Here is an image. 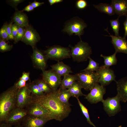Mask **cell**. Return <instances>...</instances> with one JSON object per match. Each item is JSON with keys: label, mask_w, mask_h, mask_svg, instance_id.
Returning a JSON list of instances; mask_svg holds the SVG:
<instances>
[{"label": "cell", "mask_w": 127, "mask_h": 127, "mask_svg": "<svg viewBox=\"0 0 127 127\" xmlns=\"http://www.w3.org/2000/svg\"><path fill=\"white\" fill-rule=\"evenodd\" d=\"M57 90L40 96L31 93L32 101L44 107L50 114L52 119L61 121L68 116L71 109L70 107L60 101L58 97Z\"/></svg>", "instance_id": "6da1fadb"}, {"label": "cell", "mask_w": 127, "mask_h": 127, "mask_svg": "<svg viewBox=\"0 0 127 127\" xmlns=\"http://www.w3.org/2000/svg\"><path fill=\"white\" fill-rule=\"evenodd\" d=\"M18 89L14 85L0 95V122H4L10 112L16 107Z\"/></svg>", "instance_id": "7a4b0ae2"}, {"label": "cell", "mask_w": 127, "mask_h": 127, "mask_svg": "<svg viewBox=\"0 0 127 127\" xmlns=\"http://www.w3.org/2000/svg\"><path fill=\"white\" fill-rule=\"evenodd\" d=\"M70 52L73 60L79 63L87 61L92 54V50L88 43L81 40L71 47Z\"/></svg>", "instance_id": "3957f363"}, {"label": "cell", "mask_w": 127, "mask_h": 127, "mask_svg": "<svg viewBox=\"0 0 127 127\" xmlns=\"http://www.w3.org/2000/svg\"><path fill=\"white\" fill-rule=\"evenodd\" d=\"M78 81L82 88L87 91H90L98 81L99 76L95 71H85L76 74Z\"/></svg>", "instance_id": "277c9868"}, {"label": "cell", "mask_w": 127, "mask_h": 127, "mask_svg": "<svg viewBox=\"0 0 127 127\" xmlns=\"http://www.w3.org/2000/svg\"><path fill=\"white\" fill-rule=\"evenodd\" d=\"M43 53L47 60H54L58 62L71 57L69 48L59 45L52 46L44 51Z\"/></svg>", "instance_id": "5b68a950"}, {"label": "cell", "mask_w": 127, "mask_h": 127, "mask_svg": "<svg viewBox=\"0 0 127 127\" xmlns=\"http://www.w3.org/2000/svg\"><path fill=\"white\" fill-rule=\"evenodd\" d=\"M87 25L84 21L79 18H74L69 20L66 24L63 31L70 35L75 34L80 37L84 33V29Z\"/></svg>", "instance_id": "8992f818"}, {"label": "cell", "mask_w": 127, "mask_h": 127, "mask_svg": "<svg viewBox=\"0 0 127 127\" xmlns=\"http://www.w3.org/2000/svg\"><path fill=\"white\" fill-rule=\"evenodd\" d=\"M121 100L119 96L116 95L112 97H108L102 102L104 109L110 117L115 116L121 110L120 102Z\"/></svg>", "instance_id": "52a82bcc"}, {"label": "cell", "mask_w": 127, "mask_h": 127, "mask_svg": "<svg viewBox=\"0 0 127 127\" xmlns=\"http://www.w3.org/2000/svg\"><path fill=\"white\" fill-rule=\"evenodd\" d=\"M42 71V79L49 85L53 91L57 90L61 83V76L52 69Z\"/></svg>", "instance_id": "ba28073f"}, {"label": "cell", "mask_w": 127, "mask_h": 127, "mask_svg": "<svg viewBox=\"0 0 127 127\" xmlns=\"http://www.w3.org/2000/svg\"><path fill=\"white\" fill-rule=\"evenodd\" d=\"M27 115L25 108L16 107L10 112L3 122L15 125L20 124Z\"/></svg>", "instance_id": "9c48e42d"}, {"label": "cell", "mask_w": 127, "mask_h": 127, "mask_svg": "<svg viewBox=\"0 0 127 127\" xmlns=\"http://www.w3.org/2000/svg\"><path fill=\"white\" fill-rule=\"evenodd\" d=\"M96 72L99 76L98 83L102 86L105 87L109 84L112 81H116L114 71L109 68L105 67L103 65L99 67Z\"/></svg>", "instance_id": "30bf717a"}, {"label": "cell", "mask_w": 127, "mask_h": 127, "mask_svg": "<svg viewBox=\"0 0 127 127\" xmlns=\"http://www.w3.org/2000/svg\"><path fill=\"white\" fill-rule=\"evenodd\" d=\"M106 92V88L99 85L96 84L90 91L87 95H85V98L91 104H95L103 100V96Z\"/></svg>", "instance_id": "8fae6325"}, {"label": "cell", "mask_w": 127, "mask_h": 127, "mask_svg": "<svg viewBox=\"0 0 127 127\" xmlns=\"http://www.w3.org/2000/svg\"><path fill=\"white\" fill-rule=\"evenodd\" d=\"M28 115L45 118L52 120L48 111L40 104L32 101L25 107Z\"/></svg>", "instance_id": "7c38bea8"}, {"label": "cell", "mask_w": 127, "mask_h": 127, "mask_svg": "<svg viewBox=\"0 0 127 127\" xmlns=\"http://www.w3.org/2000/svg\"><path fill=\"white\" fill-rule=\"evenodd\" d=\"M16 99V107L21 108H24L32 102L31 92L27 85L18 90Z\"/></svg>", "instance_id": "4fadbf2b"}, {"label": "cell", "mask_w": 127, "mask_h": 127, "mask_svg": "<svg viewBox=\"0 0 127 127\" xmlns=\"http://www.w3.org/2000/svg\"><path fill=\"white\" fill-rule=\"evenodd\" d=\"M33 49V53L31 57L33 65L35 67L42 71L45 70L47 59L45 55L36 47Z\"/></svg>", "instance_id": "5bb4252c"}, {"label": "cell", "mask_w": 127, "mask_h": 127, "mask_svg": "<svg viewBox=\"0 0 127 127\" xmlns=\"http://www.w3.org/2000/svg\"><path fill=\"white\" fill-rule=\"evenodd\" d=\"M40 39V36L36 31L29 26L26 28L24 34L21 41L26 44L30 45L33 48L36 47V43Z\"/></svg>", "instance_id": "9a60e30c"}, {"label": "cell", "mask_w": 127, "mask_h": 127, "mask_svg": "<svg viewBox=\"0 0 127 127\" xmlns=\"http://www.w3.org/2000/svg\"><path fill=\"white\" fill-rule=\"evenodd\" d=\"M49 119L28 115L23 120L24 127H43Z\"/></svg>", "instance_id": "2e32d148"}, {"label": "cell", "mask_w": 127, "mask_h": 127, "mask_svg": "<svg viewBox=\"0 0 127 127\" xmlns=\"http://www.w3.org/2000/svg\"><path fill=\"white\" fill-rule=\"evenodd\" d=\"M105 30L110 35L105 36L111 37V42L115 49V52L117 53L122 52L127 54V40L126 38L119 36H116L111 35L108 32L107 28Z\"/></svg>", "instance_id": "e0dca14e"}, {"label": "cell", "mask_w": 127, "mask_h": 127, "mask_svg": "<svg viewBox=\"0 0 127 127\" xmlns=\"http://www.w3.org/2000/svg\"><path fill=\"white\" fill-rule=\"evenodd\" d=\"M116 82L117 94L121 101L125 103L127 101V77L121 78Z\"/></svg>", "instance_id": "ac0fdd59"}, {"label": "cell", "mask_w": 127, "mask_h": 127, "mask_svg": "<svg viewBox=\"0 0 127 127\" xmlns=\"http://www.w3.org/2000/svg\"><path fill=\"white\" fill-rule=\"evenodd\" d=\"M111 5L119 16L127 15V0H112Z\"/></svg>", "instance_id": "d6986e66"}, {"label": "cell", "mask_w": 127, "mask_h": 127, "mask_svg": "<svg viewBox=\"0 0 127 127\" xmlns=\"http://www.w3.org/2000/svg\"><path fill=\"white\" fill-rule=\"evenodd\" d=\"M52 69L61 77L72 72L71 67L62 61L50 66Z\"/></svg>", "instance_id": "ffe728a7"}, {"label": "cell", "mask_w": 127, "mask_h": 127, "mask_svg": "<svg viewBox=\"0 0 127 127\" xmlns=\"http://www.w3.org/2000/svg\"><path fill=\"white\" fill-rule=\"evenodd\" d=\"M13 20L19 26L27 27L29 26L28 17L21 11H17L15 13Z\"/></svg>", "instance_id": "44dd1931"}, {"label": "cell", "mask_w": 127, "mask_h": 127, "mask_svg": "<svg viewBox=\"0 0 127 127\" xmlns=\"http://www.w3.org/2000/svg\"><path fill=\"white\" fill-rule=\"evenodd\" d=\"M77 80L78 77L76 74L74 75L69 74L66 75L64 76L60 88L61 89H68L70 88L74 82Z\"/></svg>", "instance_id": "7402d4cb"}, {"label": "cell", "mask_w": 127, "mask_h": 127, "mask_svg": "<svg viewBox=\"0 0 127 127\" xmlns=\"http://www.w3.org/2000/svg\"><path fill=\"white\" fill-rule=\"evenodd\" d=\"M58 97L60 101L67 106L70 107L71 104L69 102V99L72 95L67 89L59 88L57 90Z\"/></svg>", "instance_id": "603a6c76"}, {"label": "cell", "mask_w": 127, "mask_h": 127, "mask_svg": "<svg viewBox=\"0 0 127 127\" xmlns=\"http://www.w3.org/2000/svg\"><path fill=\"white\" fill-rule=\"evenodd\" d=\"M94 7L101 12L111 16L115 14L114 10L112 6L107 3H100L97 5L93 4Z\"/></svg>", "instance_id": "cb8c5ba5"}, {"label": "cell", "mask_w": 127, "mask_h": 127, "mask_svg": "<svg viewBox=\"0 0 127 127\" xmlns=\"http://www.w3.org/2000/svg\"><path fill=\"white\" fill-rule=\"evenodd\" d=\"M82 88L80 84L78 81H76L74 82L70 88L67 90L71 93L72 96L77 98L80 96L85 95L82 91Z\"/></svg>", "instance_id": "d4e9b609"}, {"label": "cell", "mask_w": 127, "mask_h": 127, "mask_svg": "<svg viewBox=\"0 0 127 127\" xmlns=\"http://www.w3.org/2000/svg\"><path fill=\"white\" fill-rule=\"evenodd\" d=\"M117 53L115 52L112 55L106 56L101 54L100 56L103 57L104 60V65L105 67L109 68L111 66L115 65L117 64V59L116 57Z\"/></svg>", "instance_id": "484cf974"}, {"label": "cell", "mask_w": 127, "mask_h": 127, "mask_svg": "<svg viewBox=\"0 0 127 127\" xmlns=\"http://www.w3.org/2000/svg\"><path fill=\"white\" fill-rule=\"evenodd\" d=\"M34 81L45 94L50 93L53 91L49 85L42 79H36Z\"/></svg>", "instance_id": "4316f807"}, {"label": "cell", "mask_w": 127, "mask_h": 127, "mask_svg": "<svg viewBox=\"0 0 127 127\" xmlns=\"http://www.w3.org/2000/svg\"><path fill=\"white\" fill-rule=\"evenodd\" d=\"M27 86L32 94L37 96H40L45 94L41 91L38 85L34 81L27 84Z\"/></svg>", "instance_id": "83f0119b"}, {"label": "cell", "mask_w": 127, "mask_h": 127, "mask_svg": "<svg viewBox=\"0 0 127 127\" xmlns=\"http://www.w3.org/2000/svg\"><path fill=\"white\" fill-rule=\"evenodd\" d=\"M89 62L87 66L81 71H89L96 72L98 70L99 67V64L91 59L90 57L89 58Z\"/></svg>", "instance_id": "f1b7e54d"}, {"label": "cell", "mask_w": 127, "mask_h": 127, "mask_svg": "<svg viewBox=\"0 0 127 127\" xmlns=\"http://www.w3.org/2000/svg\"><path fill=\"white\" fill-rule=\"evenodd\" d=\"M76 99L78 100V103L80 108L81 111L83 115L86 118L87 121L88 123L94 127H96L91 120L87 109L81 103L79 100V98Z\"/></svg>", "instance_id": "f546056e"}, {"label": "cell", "mask_w": 127, "mask_h": 127, "mask_svg": "<svg viewBox=\"0 0 127 127\" xmlns=\"http://www.w3.org/2000/svg\"><path fill=\"white\" fill-rule=\"evenodd\" d=\"M120 16L115 19L110 20L111 26L115 34V36H119V32L120 27V23L119 19Z\"/></svg>", "instance_id": "4dcf8cb0"}, {"label": "cell", "mask_w": 127, "mask_h": 127, "mask_svg": "<svg viewBox=\"0 0 127 127\" xmlns=\"http://www.w3.org/2000/svg\"><path fill=\"white\" fill-rule=\"evenodd\" d=\"M12 45H9L5 40L1 39L0 40V51L4 52L10 50L12 48Z\"/></svg>", "instance_id": "1f68e13d"}, {"label": "cell", "mask_w": 127, "mask_h": 127, "mask_svg": "<svg viewBox=\"0 0 127 127\" xmlns=\"http://www.w3.org/2000/svg\"><path fill=\"white\" fill-rule=\"evenodd\" d=\"M23 27L19 26L17 35L14 40V43H16L19 41L22 40L24 36L25 31V29Z\"/></svg>", "instance_id": "d6a6232c"}, {"label": "cell", "mask_w": 127, "mask_h": 127, "mask_svg": "<svg viewBox=\"0 0 127 127\" xmlns=\"http://www.w3.org/2000/svg\"><path fill=\"white\" fill-rule=\"evenodd\" d=\"M8 24L5 23L1 28L0 30V36L1 39L4 40H8V35L7 31Z\"/></svg>", "instance_id": "836d02e7"}, {"label": "cell", "mask_w": 127, "mask_h": 127, "mask_svg": "<svg viewBox=\"0 0 127 127\" xmlns=\"http://www.w3.org/2000/svg\"><path fill=\"white\" fill-rule=\"evenodd\" d=\"M76 5L77 8L80 9L85 8L87 5V2L85 0H77L76 2Z\"/></svg>", "instance_id": "e575fe53"}, {"label": "cell", "mask_w": 127, "mask_h": 127, "mask_svg": "<svg viewBox=\"0 0 127 127\" xmlns=\"http://www.w3.org/2000/svg\"><path fill=\"white\" fill-rule=\"evenodd\" d=\"M16 87L18 89H20L23 87H26L27 85L26 82L22 79L19 80L14 84Z\"/></svg>", "instance_id": "d590c367"}, {"label": "cell", "mask_w": 127, "mask_h": 127, "mask_svg": "<svg viewBox=\"0 0 127 127\" xmlns=\"http://www.w3.org/2000/svg\"><path fill=\"white\" fill-rule=\"evenodd\" d=\"M12 22H11L7 25V31L8 35V40H14L12 30Z\"/></svg>", "instance_id": "8d00e7d4"}, {"label": "cell", "mask_w": 127, "mask_h": 127, "mask_svg": "<svg viewBox=\"0 0 127 127\" xmlns=\"http://www.w3.org/2000/svg\"><path fill=\"white\" fill-rule=\"evenodd\" d=\"M19 26L18 25L15 23L13 24L12 26V32L14 37V40L16 38L17 35Z\"/></svg>", "instance_id": "74e56055"}, {"label": "cell", "mask_w": 127, "mask_h": 127, "mask_svg": "<svg viewBox=\"0 0 127 127\" xmlns=\"http://www.w3.org/2000/svg\"><path fill=\"white\" fill-rule=\"evenodd\" d=\"M29 72H23L21 77L20 79L23 80L26 82L29 80L30 79Z\"/></svg>", "instance_id": "f35d334b"}, {"label": "cell", "mask_w": 127, "mask_h": 127, "mask_svg": "<svg viewBox=\"0 0 127 127\" xmlns=\"http://www.w3.org/2000/svg\"><path fill=\"white\" fill-rule=\"evenodd\" d=\"M20 0H12L9 1L11 4L15 8L17 5L23 1Z\"/></svg>", "instance_id": "ab89813d"}, {"label": "cell", "mask_w": 127, "mask_h": 127, "mask_svg": "<svg viewBox=\"0 0 127 127\" xmlns=\"http://www.w3.org/2000/svg\"><path fill=\"white\" fill-rule=\"evenodd\" d=\"M44 3V2H39L35 0L33 2L31 3L30 4L35 8L42 5Z\"/></svg>", "instance_id": "60d3db41"}, {"label": "cell", "mask_w": 127, "mask_h": 127, "mask_svg": "<svg viewBox=\"0 0 127 127\" xmlns=\"http://www.w3.org/2000/svg\"><path fill=\"white\" fill-rule=\"evenodd\" d=\"M34 8L33 6L31 4H30L25 7L21 11L22 12L24 11L29 12L33 11Z\"/></svg>", "instance_id": "b9f144b4"}, {"label": "cell", "mask_w": 127, "mask_h": 127, "mask_svg": "<svg viewBox=\"0 0 127 127\" xmlns=\"http://www.w3.org/2000/svg\"><path fill=\"white\" fill-rule=\"evenodd\" d=\"M126 19L123 23L125 32L123 37L126 38L127 36V15L126 16Z\"/></svg>", "instance_id": "7bdbcfd3"}, {"label": "cell", "mask_w": 127, "mask_h": 127, "mask_svg": "<svg viewBox=\"0 0 127 127\" xmlns=\"http://www.w3.org/2000/svg\"><path fill=\"white\" fill-rule=\"evenodd\" d=\"M48 1L51 5L56 3H59L63 1L62 0H49Z\"/></svg>", "instance_id": "ee69618b"}, {"label": "cell", "mask_w": 127, "mask_h": 127, "mask_svg": "<svg viewBox=\"0 0 127 127\" xmlns=\"http://www.w3.org/2000/svg\"><path fill=\"white\" fill-rule=\"evenodd\" d=\"M0 127H12V125L4 122L0 123Z\"/></svg>", "instance_id": "f6af8a7d"}, {"label": "cell", "mask_w": 127, "mask_h": 127, "mask_svg": "<svg viewBox=\"0 0 127 127\" xmlns=\"http://www.w3.org/2000/svg\"><path fill=\"white\" fill-rule=\"evenodd\" d=\"M15 127H24L22 125H21L20 124H18L15 125Z\"/></svg>", "instance_id": "bcb514c9"}, {"label": "cell", "mask_w": 127, "mask_h": 127, "mask_svg": "<svg viewBox=\"0 0 127 127\" xmlns=\"http://www.w3.org/2000/svg\"><path fill=\"white\" fill-rule=\"evenodd\" d=\"M118 127H122V126L121 125H120V126H119Z\"/></svg>", "instance_id": "7dc6e473"}]
</instances>
